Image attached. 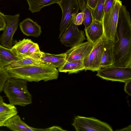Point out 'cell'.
<instances>
[{"mask_svg":"<svg viewBox=\"0 0 131 131\" xmlns=\"http://www.w3.org/2000/svg\"><path fill=\"white\" fill-rule=\"evenodd\" d=\"M118 41L113 42V66L131 67V21L129 12L122 5L116 27Z\"/></svg>","mask_w":131,"mask_h":131,"instance_id":"obj_1","label":"cell"},{"mask_svg":"<svg viewBox=\"0 0 131 131\" xmlns=\"http://www.w3.org/2000/svg\"><path fill=\"white\" fill-rule=\"evenodd\" d=\"M4 68L9 77L24 80L27 82H46L57 79L59 76L56 68L48 64Z\"/></svg>","mask_w":131,"mask_h":131,"instance_id":"obj_2","label":"cell"},{"mask_svg":"<svg viewBox=\"0 0 131 131\" xmlns=\"http://www.w3.org/2000/svg\"><path fill=\"white\" fill-rule=\"evenodd\" d=\"M27 81L9 77L6 81L3 91L10 104L25 107L32 103V96L27 87Z\"/></svg>","mask_w":131,"mask_h":131,"instance_id":"obj_3","label":"cell"},{"mask_svg":"<svg viewBox=\"0 0 131 131\" xmlns=\"http://www.w3.org/2000/svg\"><path fill=\"white\" fill-rule=\"evenodd\" d=\"M122 5L121 1L116 0L110 10L104 14L102 19L103 36L106 39L114 42L118 41L116 27L119 12Z\"/></svg>","mask_w":131,"mask_h":131,"instance_id":"obj_4","label":"cell"},{"mask_svg":"<svg viewBox=\"0 0 131 131\" xmlns=\"http://www.w3.org/2000/svg\"><path fill=\"white\" fill-rule=\"evenodd\" d=\"M57 4L61 8L62 13L58 37L60 38L80 9L77 0H60Z\"/></svg>","mask_w":131,"mask_h":131,"instance_id":"obj_5","label":"cell"},{"mask_svg":"<svg viewBox=\"0 0 131 131\" xmlns=\"http://www.w3.org/2000/svg\"><path fill=\"white\" fill-rule=\"evenodd\" d=\"M76 131H112V127L107 123L93 117L78 116L72 123Z\"/></svg>","mask_w":131,"mask_h":131,"instance_id":"obj_6","label":"cell"},{"mask_svg":"<svg viewBox=\"0 0 131 131\" xmlns=\"http://www.w3.org/2000/svg\"><path fill=\"white\" fill-rule=\"evenodd\" d=\"M96 75L104 79L125 83L131 79V67L109 66L101 68Z\"/></svg>","mask_w":131,"mask_h":131,"instance_id":"obj_7","label":"cell"},{"mask_svg":"<svg viewBox=\"0 0 131 131\" xmlns=\"http://www.w3.org/2000/svg\"><path fill=\"white\" fill-rule=\"evenodd\" d=\"M105 38L104 36L95 44L87 57L83 60L86 70L97 71L101 69V59L103 53Z\"/></svg>","mask_w":131,"mask_h":131,"instance_id":"obj_8","label":"cell"},{"mask_svg":"<svg viewBox=\"0 0 131 131\" xmlns=\"http://www.w3.org/2000/svg\"><path fill=\"white\" fill-rule=\"evenodd\" d=\"M19 15H4L6 25L2 34L0 36V45L11 48L13 43V37L17 29Z\"/></svg>","mask_w":131,"mask_h":131,"instance_id":"obj_9","label":"cell"},{"mask_svg":"<svg viewBox=\"0 0 131 131\" xmlns=\"http://www.w3.org/2000/svg\"><path fill=\"white\" fill-rule=\"evenodd\" d=\"M61 43L66 47H72L86 39L83 31L79 30L72 21L60 38Z\"/></svg>","mask_w":131,"mask_h":131,"instance_id":"obj_10","label":"cell"},{"mask_svg":"<svg viewBox=\"0 0 131 131\" xmlns=\"http://www.w3.org/2000/svg\"><path fill=\"white\" fill-rule=\"evenodd\" d=\"M94 45L88 41L82 42L71 47L65 53L67 61L84 60L88 56Z\"/></svg>","mask_w":131,"mask_h":131,"instance_id":"obj_11","label":"cell"},{"mask_svg":"<svg viewBox=\"0 0 131 131\" xmlns=\"http://www.w3.org/2000/svg\"><path fill=\"white\" fill-rule=\"evenodd\" d=\"M85 31L88 41L95 44L103 36L102 22L94 20L88 28H85Z\"/></svg>","mask_w":131,"mask_h":131,"instance_id":"obj_12","label":"cell"},{"mask_svg":"<svg viewBox=\"0 0 131 131\" xmlns=\"http://www.w3.org/2000/svg\"><path fill=\"white\" fill-rule=\"evenodd\" d=\"M19 26L22 32L28 36L38 37L42 32L41 26L29 18L24 19L20 23Z\"/></svg>","mask_w":131,"mask_h":131,"instance_id":"obj_13","label":"cell"},{"mask_svg":"<svg viewBox=\"0 0 131 131\" xmlns=\"http://www.w3.org/2000/svg\"><path fill=\"white\" fill-rule=\"evenodd\" d=\"M5 126L13 131H37V128L28 125L17 114L8 119L5 123Z\"/></svg>","mask_w":131,"mask_h":131,"instance_id":"obj_14","label":"cell"},{"mask_svg":"<svg viewBox=\"0 0 131 131\" xmlns=\"http://www.w3.org/2000/svg\"><path fill=\"white\" fill-rule=\"evenodd\" d=\"M114 62L113 42L105 38L100 67L101 68L112 66Z\"/></svg>","mask_w":131,"mask_h":131,"instance_id":"obj_15","label":"cell"},{"mask_svg":"<svg viewBox=\"0 0 131 131\" xmlns=\"http://www.w3.org/2000/svg\"><path fill=\"white\" fill-rule=\"evenodd\" d=\"M22 58L18 56L12 50L0 45V65L3 67Z\"/></svg>","mask_w":131,"mask_h":131,"instance_id":"obj_16","label":"cell"},{"mask_svg":"<svg viewBox=\"0 0 131 131\" xmlns=\"http://www.w3.org/2000/svg\"><path fill=\"white\" fill-rule=\"evenodd\" d=\"M40 59L47 64H50L56 68L61 67L66 61L65 53L54 54L43 52Z\"/></svg>","mask_w":131,"mask_h":131,"instance_id":"obj_17","label":"cell"},{"mask_svg":"<svg viewBox=\"0 0 131 131\" xmlns=\"http://www.w3.org/2000/svg\"><path fill=\"white\" fill-rule=\"evenodd\" d=\"M17 113V108L15 106L3 102L0 103V127L5 126L7 121Z\"/></svg>","mask_w":131,"mask_h":131,"instance_id":"obj_18","label":"cell"},{"mask_svg":"<svg viewBox=\"0 0 131 131\" xmlns=\"http://www.w3.org/2000/svg\"><path fill=\"white\" fill-rule=\"evenodd\" d=\"M84 69L83 60L66 61L61 67L58 68V71L60 72L68 73L70 74L77 73Z\"/></svg>","mask_w":131,"mask_h":131,"instance_id":"obj_19","label":"cell"},{"mask_svg":"<svg viewBox=\"0 0 131 131\" xmlns=\"http://www.w3.org/2000/svg\"><path fill=\"white\" fill-rule=\"evenodd\" d=\"M19 60L13 62L8 66L4 67L5 68H10L20 67L31 65H40L47 63L41 59L32 56H25Z\"/></svg>","mask_w":131,"mask_h":131,"instance_id":"obj_20","label":"cell"},{"mask_svg":"<svg viewBox=\"0 0 131 131\" xmlns=\"http://www.w3.org/2000/svg\"><path fill=\"white\" fill-rule=\"evenodd\" d=\"M15 42L14 45L11 49L18 56L21 58L26 53L34 43L30 39L25 38L19 41L15 40Z\"/></svg>","mask_w":131,"mask_h":131,"instance_id":"obj_21","label":"cell"},{"mask_svg":"<svg viewBox=\"0 0 131 131\" xmlns=\"http://www.w3.org/2000/svg\"><path fill=\"white\" fill-rule=\"evenodd\" d=\"M60 0H26L29 10L32 13L38 12L45 6L57 3Z\"/></svg>","mask_w":131,"mask_h":131,"instance_id":"obj_22","label":"cell"},{"mask_svg":"<svg viewBox=\"0 0 131 131\" xmlns=\"http://www.w3.org/2000/svg\"><path fill=\"white\" fill-rule=\"evenodd\" d=\"M93 10L85 3L81 11L84 14L83 23L85 28H88L94 20L92 13Z\"/></svg>","mask_w":131,"mask_h":131,"instance_id":"obj_23","label":"cell"},{"mask_svg":"<svg viewBox=\"0 0 131 131\" xmlns=\"http://www.w3.org/2000/svg\"><path fill=\"white\" fill-rule=\"evenodd\" d=\"M105 0H98L97 5L92 11V15L94 20L102 22L104 14V6Z\"/></svg>","mask_w":131,"mask_h":131,"instance_id":"obj_24","label":"cell"},{"mask_svg":"<svg viewBox=\"0 0 131 131\" xmlns=\"http://www.w3.org/2000/svg\"><path fill=\"white\" fill-rule=\"evenodd\" d=\"M9 77V74L4 67L0 65V93L3 91L5 83Z\"/></svg>","mask_w":131,"mask_h":131,"instance_id":"obj_25","label":"cell"},{"mask_svg":"<svg viewBox=\"0 0 131 131\" xmlns=\"http://www.w3.org/2000/svg\"><path fill=\"white\" fill-rule=\"evenodd\" d=\"M41 52L39 49L38 44L37 43L34 42L29 48L26 53L23 55L21 58L24 56H29L32 54L40 53Z\"/></svg>","mask_w":131,"mask_h":131,"instance_id":"obj_26","label":"cell"},{"mask_svg":"<svg viewBox=\"0 0 131 131\" xmlns=\"http://www.w3.org/2000/svg\"><path fill=\"white\" fill-rule=\"evenodd\" d=\"M84 14L82 12L78 13L72 20L73 23L78 26L82 25L84 20Z\"/></svg>","mask_w":131,"mask_h":131,"instance_id":"obj_27","label":"cell"},{"mask_svg":"<svg viewBox=\"0 0 131 131\" xmlns=\"http://www.w3.org/2000/svg\"><path fill=\"white\" fill-rule=\"evenodd\" d=\"M116 0H105L104 3V14L108 12L114 5Z\"/></svg>","mask_w":131,"mask_h":131,"instance_id":"obj_28","label":"cell"},{"mask_svg":"<svg viewBox=\"0 0 131 131\" xmlns=\"http://www.w3.org/2000/svg\"><path fill=\"white\" fill-rule=\"evenodd\" d=\"M6 25V22L4 17V14L0 12V31L4 30Z\"/></svg>","mask_w":131,"mask_h":131,"instance_id":"obj_29","label":"cell"},{"mask_svg":"<svg viewBox=\"0 0 131 131\" xmlns=\"http://www.w3.org/2000/svg\"><path fill=\"white\" fill-rule=\"evenodd\" d=\"M124 90L129 95L131 96V79L125 82Z\"/></svg>","mask_w":131,"mask_h":131,"instance_id":"obj_30","label":"cell"},{"mask_svg":"<svg viewBox=\"0 0 131 131\" xmlns=\"http://www.w3.org/2000/svg\"><path fill=\"white\" fill-rule=\"evenodd\" d=\"M98 0H86L87 5L92 10L95 8Z\"/></svg>","mask_w":131,"mask_h":131,"instance_id":"obj_31","label":"cell"},{"mask_svg":"<svg viewBox=\"0 0 131 131\" xmlns=\"http://www.w3.org/2000/svg\"><path fill=\"white\" fill-rule=\"evenodd\" d=\"M77 0L79 5L80 9L81 11L84 5L86 3V0Z\"/></svg>","mask_w":131,"mask_h":131,"instance_id":"obj_32","label":"cell"},{"mask_svg":"<svg viewBox=\"0 0 131 131\" xmlns=\"http://www.w3.org/2000/svg\"><path fill=\"white\" fill-rule=\"evenodd\" d=\"M131 125H130L129 126L126 127V128H124L123 129H122L121 130H119L120 131H131Z\"/></svg>","mask_w":131,"mask_h":131,"instance_id":"obj_33","label":"cell"},{"mask_svg":"<svg viewBox=\"0 0 131 131\" xmlns=\"http://www.w3.org/2000/svg\"><path fill=\"white\" fill-rule=\"evenodd\" d=\"M3 97L0 96V103L3 102Z\"/></svg>","mask_w":131,"mask_h":131,"instance_id":"obj_34","label":"cell"},{"mask_svg":"<svg viewBox=\"0 0 131 131\" xmlns=\"http://www.w3.org/2000/svg\"></svg>","mask_w":131,"mask_h":131,"instance_id":"obj_35","label":"cell"}]
</instances>
